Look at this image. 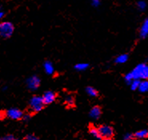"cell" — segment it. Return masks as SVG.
Wrapping results in <instances>:
<instances>
[{
	"label": "cell",
	"mask_w": 148,
	"mask_h": 140,
	"mask_svg": "<svg viewBox=\"0 0 148 140\" xmlns=\"http://www.w3.org/2000/svg\"><path fill=\"white\" fill-rule=\"evenodd\" d=\"M134 79L148 80V65L146 63H140L131 71Z\"/></svg>",
	"instance_id": "1"
},
{
	"label": "cell",
	"mask_w": 148,
	"mask_h": 140,
	"mask_svg": "<svg viewBox=\"0 0 148 140\" xmlns=\"http://www.w3.org/2000/svg\"><path fill=\"white\" fill-rule=\"evenodd\" d=\"M44 102L40 96L34 95L29 101V109L32 113L39 112L44 106Z\"/></svg>",
	"instance_id": "2"
},
{
	"label": "cell",
	"mask_w": 148,
	"mask_h": 140,
	"mask_svg": "<svg viewBox=\"0 0 148 140\" xmlns=\"http://www.w3.org/2000/svg\"><path fill=\"white\" fill-rule=\"evenodd\" d=\"M14 31V27L10 22H3L0 24V35L3 38H10Z\"/></svg>",
	"instance_id": "3"
},
{
	"label": "cell",
	"mask_w": 148,
	"mask_h": 140,
	"mask_svg": "<svg viewBox=\"0 0 148 140\" xmlns=\"http://www.w3.org/2000/svg\"><path fill=\"white\" fill-rule=\"evenodd\" d=\"M40 82H41V80L37 75H32L27 79L26 83H27V86L29 90L35 91L40 86Z\"/></svg>",
	"instance_id": "4"
},
{
	"label": "cell",
	"mask_w": 148,
	"mask_h": 140,
	"mask_svg": "<svg viewBox=\"0 0 148 140\" xmlns=\"http://www.w3.org/2000/svg\"><path fill=\"white\" fill-rule=\"evenodd\" d=\"M99 128L100 135L102 139H106V138H112L114 135V129L112 126L109 125H102Z\"/></svg>",
	"instance_id": "5"
},
{
	"label": "cell",
	"mask_w": 148,
	"mask_h": 140,
	"mask_svg": "<svg viewBox=\"0 0 148 140\" xmlns=\"http://www.w3.org/2000/svg\"><path fill=\"white\" fill-rule=\"evenodd\" d=\"M7 116L10 118V119L18 120L23 119V113L18 108H10L7 111Z\"/></svg>",
	"instance_id": "6"
},
{
	"label": "cell",
	"mask_w": 148,
	"mask_h": 140,
	"mask_svg": "<svg viewBox=\"0 0 148 140\" xmlns=\"http://www.w3.org/2000/svg\"><path fill=\"white\" fill-rule=\"evenodd\" d=\"M42 98V100L44 102L45 105H49L53 102H55V99H56V95H55V93L54 91H47L43 94Z\"/></svg>",
	"instance_id": "7"
},
{
	"label": "cell",
	"mask_w": 148,
	"mask_h": 140,
	"mask_svg": "<svg viewBox=\"0 0 148 140\" xmlns=\"http://www.w3.org/2000/svg\"><path fill=\"white\" fill-rule=\"evenodd\" d=\"M148 36V18H147L142 23L139 29V37L145 38Z\"/></svg>",
	"instance_id": "8"
},
{
	"label": "cell",
	"mask_w": 148,
	"mask_h": 140,
	"mask_svg": "<svg viewBox=\"0 0 148 140\" xmlns=\"http://www.w3.org/2000/svg\"><path fill=\"white\" fill-rule=\"evenodd\" d=\"M101 114H102V110L99 106H93L89 113L90 117L92 118L93 119H99L101 116Z\"/></svg>",
	"instance_id": "9"
},
{
	"label": "cell",
	"mask_w": 148,
	"mask_h": 140,
	"mask_svg": "<svg viewBox=\"0 0 148 140\" xmlns=\"http://www.w3.org/2000/svg\"><path fill=\"white\" fill-rule=\"evenodd\" d=\"M43 69L46 74L48 75H52L55 73V67L51 61H45L43 63Z\"/></svg>",
	"instance_id": "10"
},
{
	"label": "cell",
	"mask_w": 148,
	"mask_h": 140,
	"mask_svg": "<svg viewBox=\"0 0 148 140\" xmlns=\"http://www.w3.org/2000/svg\"><path fill=\"white\" fill-rule=\"evenodd\" d=\"M134 139H144L148 137V130L147 129H143V130L136 131L134 134Z\"/></svg>",
	"instance_id": "11"
},
{
	"label": "cell",
	"mask_w": 148,
	"mask_h": 140,
	"mask_svg": "<svg viewBox=\"0 0 148 140\" xmlns=\"http://www.w3.org/2000/svg\"><path fill=\"white\" fill-rule=\"evenodd\" d=\"M64 103L66 106H67L68 107H73L75 106V98L74 96L71 95H66L64 96Z\"/></svg>",
	"instance_id": "12"
},
{
	"label": "cell",
	"mask_w": 148,
	"mask_h": 140,
	"mask_svg": "<svg viewBox=\"0 0 148 140\" xmlns=\"http://www.w3.org/2000/svg\"><path fill=\"white\" fill-rule=\"evenodd\" d=\"M89 133L90 134L91 136H93L95 139H101V135H100L99 130V128H97L95 126H90L89 127Z\"/></svg>",
	"instance_id": "13"
},
{
	"label": "cell",
	"mask_w": 148,
	"mask_h": 140,
	"mask_svg": "<svg viewBox=\"0 0 148 140\" xmlns=\"http://www.w3.org/2000/svg\"><path fill=\"white\" fill-rule=\"evenodd\" d=\"M128 58H129V56H128L127 54H122V55H119L115 58L114 62L117 64H123V63L127 62Z\"/></svg>",
	"instance_id": "14"
},
{
	"label": "cell",
	"mask_w": 148,
	"mask_h": 140,
	"mask_svg": "<svg viewBox=\"0 0 148 140\" xmlns=\"http://www.w3.org/2000/svg\"><path fill=\"white\" fill-rule=\"evenodd\" d=\"M138 91L141 93L148 92V80H142L138 87Z\"/></svg>",
	"instance_id": "15"
},
{
	"label": "cell",
	"mask_w": 148,
	"mask_h": 140,
	"mask_svg": "<svg viewBox=\"0 0 148 140\" xmlns=\"http://www.w3.org/2000/svg\"><path fill=\"white\" fill-rule=\"evenodd\" d=\"M89 67V64L88 63H85V62H79L75 65V69L78 71H86V69Z\"/></svg>",
	"instance_id": "16"
},
{
	"label": "cell",
	"mask_w": 148,
	"mask_h": 140,
	"mask_svg": "<svg viewBox=\"0 0 148 140\" xmlns=\"http://www.w3.org/2000/svg\"><path fill=\"white\" fill-rule=\"evenodd\" d=\"M86 92L90 97H97L99 95V93L96 89H95L92 86H87L86 88Z\"/></svg>",
	"instance_id": "17"
},
{
	"label": "cell",
	"mask_w": 148,
	"mask_h": 140,
	"mask_svg": "<svg viewBox=\"0 0 148 140\" xmlns=\"http://www.w3.org/2000/svg\"><path fill=\"white\" fill-rule=\"evenodd\" d=\"M140 80L138 79H134L132 82L130 83V86H131V89L132 91H136V90H138V87H139V85H140Z\"/></svg>",
	"instance_id": "18"
},
{
	"label": "cell",
	"mask_w": 148,
	"mask_h": 140,
	"mask_svg": "<svg viewBox=\"0 0 148 140\" xmlns=\"http://www.w3.org/2000/svg\"><path fill=\"white\" fill-rule=\"evenodd\" d=\"M137 8L138 10H141V11H143V10H146L147 8V3L145 1H143V0H140L137 3Z\"/></svg>",
	"instance_id": "19"
},
{
	"label": "cell",
	"mask_w": 148,
	"mask_h": 140,
	"mask_svg": "<svg viewBox=\"0 0 148 140\" xmlns=\"http://www.w3.org/2000/svg\"><path fill=\"white\" fill-rule=\"evenodd\" d=\"M124 79H125V81L127 82L129 85L134 80V78H133V75L131 74V72H129L127 74H126V75L124 76Z\"/></svg>",
	"instance_id": "20"
},
{
	"label": "cell",
	"mask_w": 148,
	"mask_h": 140,
	"mask_svg": "<svg viewBox=\"0 0 148 140\" xmlns=\"http://www.w3.org/2000/svg\"><path fill=\"white\" fill-rule=\"evenodd\" d=\"M25 140H40L38 137L35 136L34 135H28L25 138Z\"/></svg>",
	"instance_id": "21"
},
{
	"label": "cell",
	"mask_w": 148,
	"mask_h": 140,
	"mask_svg": "<svg viewBox=\"0 0 148 140\" xmlns=\"http://www.w3.org/2000/svg\"><path fill=\"white\" fill-rule=\"evenodd\" d=\"M134 134H130V133H127L123 137L124 140H131L134 139Z\"/></svg>",
	"instance_id": "22"
},
{
	"label": "cell",
	"mask_w": 148,
	"mask_h": 140,
	"mask_svg": "<svg viewBox=\"0 0 148 140\" xmlns=\"http://www.w3.org/2000/svg\"><path fill=\"white\" fill-rule=\"evenodd\" d=\"M100 4H101V1L100 0H91V5L94 7H99Z\"/></svg>",
	"instance_id": "23"
},
{
	"label": "cell",
	"mask_w": 148,
	"mask_h": 140,
	"mask_svg": "<svg viewBox=\"0 0 148 140\" xmlns=\"http://www.w3.org/2000/svg\"><path fill=\"white\" fill-rule=\"evenodd\" d=\"M1 140H18L16 138H14L13 135H6V136H4L3 139H1Z\"/></svg>",
	"instance_id": "24"
},
{
	"label": "cell",
	"mask_w": 148,
	"mask_h": 140,
	"mask_svg": "<svg viewBox=\"0 0 148 140\" xmlns=\"http://www.w3.org/2000/svg\"><path fill=\"white\" fill-rule=\"evenodd\" d=\"M30 119H31V115H29V114H27V115H24L23 117V119L25 120V121H28Z\"/></svg>",
	"instance_id": "25"
},
{
	"label": "cell",
	"mask_w": 148,
	"mask_h": 140,
	"mask_svg": "<svg viewBox=\"0 0 148 140\" xmlns=\"http://www.w3.org/2000/svg\"><path fill=\"white\" fill-rule=\"evenodd\" d=\"M4 16H5V12H4L3 10H1L0 11V19H3Z\"/></svg>",
	"instance_id": "26"
},
{
	"label": "cell",
	"mask_w": 148,
	"mask_h": 140,
	"mask_svg": "<svg viewBox=\"0 0 148 140\" xmlns=\"http://www.w3.org/2000/svg\"><path fill=\"white\" fill-rule=\"evenodd\" d=\"M102 140H113L112 138H106V139H102Z\"/></svg>",
	"instance_id": "27"
},
{
	"label": "cell",
	"mask_w": 148,
	"mask_h": 140,
	"mask_svg": "<svg viewBox=\"0 0 148 140\" xmlns=\"http://www.w3.org/2000/svg\"><path fill=\"white\" fill-rule=\"evenodd\" d=\"M147 61H148V58H147Z\"/></svg>",
	"instance_id": "28"
}]
</instances>
